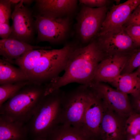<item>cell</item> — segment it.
<instances>
[{"mask_svg":"<svg viewBox=\"0 0 140 140\" xmlns=\"http://www.w3.org/2000/svg\"><path fill=\"white\" fill-rule=\"evenodd\" d=\"M106 57L96 38L86 45H78L71 53L64 74L47 83L46 94L73 82L89 86L98 64Z\"/></svg>","mask_w":140,"mask_h":140,"instance_id":"obj_1","label":"cell"},{"mask_svg":"<svg viewBox=\"0 0 140 140\" xmlns=\"http://www.w3.org/2000/svg\"><path fill=\"white\" fill-rule=\"evenodd\" d=\"M46 84L31 81L0 106V115L26 125L45 95Z\"/></svg>","mask_w":140,"mask_h":140,"instance_id":"obj_2","label":"cell"},{"mask_svg":"<svg viewBox=\"0 0 140 140\" xmlns=\"http://www.w3.org/2000/svg\"><path fill=\"white\" fill-rule=\"evenodd\" d=\"M64 91L60 89L45 95L35 113L26 125L34 138H47L60 124Z\"/></svg>","mask_w":140,"mask_h":140,"instance_id":"obj_3","label":"cell"},{"mask_svg":"<svg viewBox=\"0 0 140 140\" xmlns=\"http://www.w3.org/2000/svg\"><path fill=\"white\" fill-rule=\"evenodd\" d=\"M78 45L69 43L60 49H45L28 76L29 80L46 84L59 76L65 70L71 53Z\"/></svg>","mask_w":140,"mask_h":140,"instance_id":"obj_4","label":"cell"},{"mask_svg":"<svg viewBox=\"0 0 140 140\" xmlns=\"http://www.w3.org/2000/svg\"><path fill=\"white\" fill-rule=\"evenodd\" d=\"M91 92L89 86L82 85L67 92H64L60 124L82 128L85 111Z\"/></svg>","mask_w":140,"mask_h":140,"instance_id":"obj_5","label":"cell"},{"mask_svg":"<svg viewBox=\"0 0 140 140\" xmlns=\"http://www.w3.org/2000/svg\"><path fill=\"white\" fill-rule=\"evenodd\" d=\"M82 5L76 18V31L81 42L88 44L98 34L108 8H92Z\"/></svg>","mask_w":140,"mask_h":140,"instance_id":"obj_6","label":"cell"},{"mask_svg":"<svg viewBox=\"0 0 140 140\" xmlns=\"http://www.w3.org/2000/svg\"><path fill=\"white\" fill-rule=\"evenodd\" d=\"M34 16L38 41L57 44L68 36L71 26L69 17L54 18L37 15Z\"/></svg>","mask_w":140,"mask_h":140,"instance_id":"obj_7","label":"cell"},{"mask_svg":"<svg viewBox=\"0 0 140 140\" xmlns=\"http://www.w3.org/2000/svg\"><path fill=\"white\" fill-rule=\"evenodd\" d=\"M96 38L106 57L128 55L136 48L123 26L97 36Z\"/></svg>","mask_w":140,"mask_h":140,"instance_id":"obj_8","label":"cell"},{"mask_svg":"<svg viewBox=\"0 0 140 140\" xmlns=\"http://www.w3.org/2000/svg\"><path fill=\"white\" fill-rule=\"evenodd\" d=\"M89 86L104 104L121 116L127 118L134 113L128 94L104 82L93 81Z\"/></svg>","mask_w":140,"mask_h":140,"instance_id":"obj_9","label":"cell"},{"mask_svg":"<svg viewBox=\"0 0 140 140\" xmlns=\"http://www.w3.org/2000/svg\"><path fill=\"white\" fill-rule=\"evenodd\" d=\"M34 17L32 11L21 0L15 6L12 13V31L9 38L30 44L36 31Z\"/></svg>","mask_w":140,"mask_h":140,"instance_id":"obj_10","label":"cell"},{"mask_svg":"<svg viewBox=\"0 0 140 140\" xmlns=\"http://www.w3.org/2000/svg\"><path fill=\"white\" fill-rule=\"evenodd\" d=\"M91 89L85 111L82 129L92 140L101 139V127L104 114L101 99Z\"/></svg>","mask_w":140,"mask_h":140,"instance_id":"obj_11","label":"cell"},{"mask_svg":"<svg viewBox=\"0 0 140 140\" xmlns=\"http://www.w3.org/2000/svg\"><path fill=\"white\" fill-rule=\"evenodd\" d=\"M103 103L104 110L101 127V139L127 140V118L120 115Z\"/></svg>","mask_w":140,"mask_h":140,"instance_id":"obj_12","label":"cell"},{"mask_svg":"<svg viewBox=\"0 0 140 140\" xmlns=\"http://www.w3.org/2000/svg\"><path fill=\"white\" fill-rule=\"evenodd\" d=\"M140 4V0H128L113 5L108 9L105 19L97 36L104 35L122 26L135 9Z\"/></svg>","mask_w":140,"mask_h":140,"instance_id":"obj_13","label":"cell"},{"mask_svg":"<svg viewBox=\"0 0 140 140\" xmlns=\"http://www.w3.org/2000/svg\"><path fill=\"white\" fill-rule=\"evenodd\" d=\"M76 0H37L35 6L37 15L51 18L69 17L76 10Z\"/></svg>","mask_w":140,"mask_h":140,"instance_id":"obj_14","label":"cell"},{"mask_svg":"<svg viewBox=\"0 0 140 140\" xmlns=\"http://www.w3.org/2000/svg\"><path fill=\"white\" fill-rule=\"evenodd\" d=\"M128 55H116L105 58L98 64L93 81L109 83L113 81L120 75Z\"/></svg>","mask_w":140,"mask_h":140,"instance_id":"obj_15","label":"cell"},{"mask_svg":"<svg viewBox=\"0 0 140 140\" xmlns=\"http://www.w3.org/2000/svg\"><path fill=\"white\" fill-rule=\"evenodd\" d=\"M51 49L49 47L34 46L14 39L0 40V55L3 59L12 64L26 52L33 49Z\"/></svg>","mask_w":140,"mask_h":140,"instance_id":"obj_16","label":"cell"},{"mask_svg":"<svg viewBox=\"0 0 140 140\" xmlns=\"http://www.w3.org/2000/svg\"><path fill=\"white\" fill-rule=\"evenodd\" d=\"M28 132L26 125L0 116V140H26Z\"/></svg>","mask_w":140,"mask_h":140,"instance_id":"obj_17","label":"cell"},{"mask_svg":"<svg viewBox=\"0 0 140 140\" xmlns=\"http://www.w3.org/2000/svg\"><path fill=\"white\" fill-rule=\"evenodd\" d=\"M110 83L119 91L133 97L140 92V76L135 72L120 74Z\"/></svg>","mask_w":140,"mask_h":140,"instance_id":"obj_18","label":"cell"},{"mask_svg":"<svg viewBox=\"0 0 140 140\" xmlns=\"http://www.w3.org/2000/svg\"><path fill=\"white\" fill-rule=\"evenodd\" d=\"M46 138L47 140H92L81 128L61 124Z\"/></svg>","mask_w":140,"mask_h":140,"instance_id":"obj_19","label":"cell"},{"mask_svg":"<svg viewBox=\"0 0 140 140\" xmlns=\"http://www.w3.org/2000/svg\"><path fill=\"white\" fill-rule=\"evenodd\" d=\"M25 72L3 59H0V85L29 81Z\"/></svg>","mask_w":140,"mask_h":140,"instance_id":"obj_20","label":"cell"},{"mask_svg":"<svg viewBox=\"0 0 140 140\" xmlns=\"http://www.w3.org/2000/svg\"><path fill=\"white\" fill-rule=\"evenodd\" d=\"M45 49H33L29 51L15 60L13 64L21 68L28 77Z\"/></svg>","mask_w":140,"mask_h":140,"instance_id":"obj_21","label":"cell"},{"mask_svg":"<svg viewBox=\"0 0 140 140\" xmlns=\"http://www.w3.org/2000/svg\"><path fill=\"white\" fill-rule=\"evenodd\" d=\"M30 82L29 80L0 85V106Z\"/></svg>","mask_w":140,"mask_h":140,"instance_id":"obj_22","label":"cell"},{"mask_svg":"<svg viewBox=\"0 0 140 140\" xmlns=\"http://www.w3.org/2000/svg\"><path fill=\"white\" fill-rule=\"evenodd\" d=\"M140 66V48H136L128 55L127 60L120 74L132 73Z\"/></svg>","mask_w":140,"mask_h":140,"instance_id":"obj_23","label":"cell"},{"mask_svg":"<svg viewBox=\"0 0 140 140\" xmlns=\"http://www.w3.org/2000/svg\"><path fill=\"white\" fill-rule=\"evenodd\" d=\"M127 135L133 136L140 132V114L133 113L126 122Z\"/></svg>","mask_w":140,"mask_h":140,"instance_id":"obj_24","label":"cell"},{"mask_svg":"<svg viewBox=\"0 0 140 140\" xmlns=\"http://www.w3.org/2000/svg\"><path fill=\"white\" fill-rule=\"evenodd\" d=\"M11 5L10 0L0 1V24L9 22L12 13Z\"/></svg>","mask_w":140,"mask_h":140,"instance_id":"obj_25","label":"cell"},{"mask_svg":"<svg viewBox=\"0 0 140 140\" xmlns=\"http://www.w3.org/2000/svg\"><path fill=\"white\" fill-rule=\"evenodd\" d=\"M124 27L125 31L132 40L136 48H140V26L130 25Z\"/></svg>","mask_w":140,"mask_h":140,"instance_id":"obj_26","label":"cell"},{"mask_svg":"<svg viewBox=\"0 0 140 140\" xmlns=\"http://www.w3.org/2000/svg\"><path fill=\"white\" fill-rule=\"evenodd\" d=\"M80 3L92 8L107 6L113 1L109 0H80Z\"/></svg>","mask_w":140,"mask_h":140,"instance_id":"obj_27","label":"cell"},{"mask_svg":"<svg viewBox=\"0 0 140 140\" xmlns=\"http://www.w3.org/2000/svg\"><path fill=\"white\" fill-rule=\"evenodd\" d=\"M130 25L140 26V4L134 10L123 26L127 27Z\"/></svg>","mask_w":140,"mask_h":140,"instance_id":"obj_28","label":"cell"},{"mask_svg":"<svg viewBox=\"0 0 140 140\" xmlns=\"http://www.w3.org/2000/svg\"><path fill=\"white\" fill-rule=\"evenodd\" d=\"M12 31L9 22L0 24V36L1 39L9 38Z\"/></svg>","mask_w":140,"mask_h":140,"instance_id":"obj_29","label":"cell"},{"mask_svg":"<svg viewBox=\"0 0 140 140\" xmlns=\"http://www.w3.org/2000/svg\"><path fill=\"white\" fill-rule=\"evenodd\" d=\"M132 105H131L134 113L140 114V92L133 97Z\"/></svg>","mask_w":140,"mask_h":140,"instance_id":"obj_30","label":"cell"},{"mask_svg":"<svg viewBox=\"0 0 140 140\" xmlns=\"http://www.w3.org/2000/svg\"><path fill=\"white\" fill-rule=\"evenodd\" d=\"M24 4H31L34 1L30 0H23Z\"/></svg>","mask_w":140,"mask_h":140,"instance_id":"obj_31","label":"cell"},{"mask_svg":"<svg viewBox=\"0 0 140 140\" xmlns=\"http://www.w3.org/2000/svg\"><path fill=\"white\" fill-rule=\"evenodd\" d=\"M127 140H135L134 136L127 135Z\"/></svg>","mask_w":140,"mask_h":140,"instance_id":"obj_32","label":"cell"},{"mask_svg":"<svg viewBox=\"0 0 140 140\" xmlns=\"http://www.w3.org/2000/svg\"><path fill=\"white\" fill-rule=\"evenodd\" d=\"M134 136L135 140H140V132Z\"/></svg>","mask_w":140,"mask_h":140,"instance_id":"obj_33","label":"cell"},{"mask_svg":"<svg viewBox=\"0 0 140 140\" xmlns=\"http://www.w3.org/2000/svg\"><path fill=\"white\" fill-rule=\"evenodd\" d=\"M33 140H47L46 138H34Z\"/></svg>","mask_w":140,"mask_h":140,"instance_id":"obj_34","label":"cell"},{"mask_svg":"<svg viewBox=\"0 0 140 140\" xmlns=\"http://www.w3.org/2000/svg\"><path fill=\"white\" fill-rule=\"evenodd\" d=\"M135 72H136L139 76H140V66L136 69V70Z\"/></svg>","mask_w":140,"mask_h":140,"instance_id":"obj_35","label":"cell"}]
</instances>
